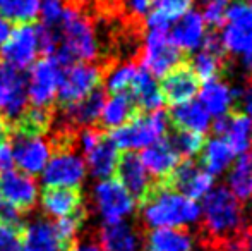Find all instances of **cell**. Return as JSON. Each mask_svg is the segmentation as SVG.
Masks as SVG:
<instances>
[{"label":"cell","mask_w":252,"mask_h":251,"mask_svg":"<svg viewBox=\"0 0 252 251\" xmlns=\"http://www.w3.org/2000/svg\"><path fill=\"white\" fill-rule=\"evenodd\" d=\"M247 227L249 225L244 222L242 203L228 189L221 186L206 194L199 227V239L206 250Z\"/></svg>","instance_id":"6da1fadb"},{"label":"cell","mask_w":252,"mask_h":251,"mask_svg":"<svg viewBox=\"0 0 252 251\" xmlns=\"http://www.w3.org/2000/svg\"><path fill=\"white\" fill-rule=\"evenodd\" d=\"M144 224L150 229H175L199 217V207L194 200L175 191L153 184L141 201Z\"/></svg>","instance_id":"7a4b0ae2"},{"label":"cell","mask_w":252,"mask_h":251,"mask_svg":"<svg viewBox=\"0 0 252 251\" xmlns=\"http://www.w3.org/2000/svg\"><path fill=\"white\" fill-rule=\"evenodd\" d=\"M59 33V48L53 54L62 66L76 62L91 64L98 57L100 43L91 23L77 10L67 7L60 24L57 26Z\"/></svg>","instance_id":"3957f363"},{"label":"cell","mask_w":252,"mask_h":251,"mask_svg":"<svg viewBox=\"0 0 252 251\" xmlns=\"http://www.w3.org/2000/svg\"><path fill=\"white\" fill-rule=\"evenodd\" d=\"M170 119L168 114L159 110L136 114L124 126L112 129L110 140L119 150L136 151L150 146L156 140L163 138L168 131Z\"/></svg>","instance_id":"277c9868"},{"label":"cell","mask_w":252,"mask_h":251,"mask_svg":"<svg viewBox=\"0 0 252 251\" xmlns=\"http://www.w3.org/2000/svg\"><path fill=\"white\" fill-rule=\"evenodd\" d=\"M225 52L242 57L244 67L252 74V5L233 0L226 5V19L220 35Z\"/></svg>","instance_id":"5b68a950"},{"label":"cell","mask_w":252,"mask_h":251,"mask_svg":"<svg viewBox=\"0 0 252 251\" xmlns=\"http://www.w3.org/2000/svg\"><path fill=\"white\" fill-rule=\"evenodd\" d=\"M143 41L141 62L153 77H163L170 69L184 62L179 50L170 36V28H146Z\"/></svg>","instance_id":"8992f818"},{"label":"cell","mask_w":252,"mask_h":251,"mask_svg":"<svg viewBox=\"0 0 252 251\" xmlns=\"http://www.w3.org/2000/svg\"><path fill=\"white\" fill-rule=\"evenodd\" d=\"M93 205L98 217L105 225L126 222L132 215L136 200L127 193V189L117 179H103L93 189Z\"/></svg>","instance_id":"52a82bcc"},{"label":"cell","mask_w":252,"mask_h":251,"mask_svg":"<svg viewBox=\"0 0 252 251\" xmlns=\"http://www.w3.org/2000/svg\"><path fill=\"white\" fill-rule=\"evenodd\" d=\"M62 69L63 66L53 55H45L31 66L30 77L26 79V95L33 107L48 108L53 104L59 93Z\"/></svg>","instance_id":"ba28073f"},{"label":"cell","mask_w":252,"mask_h":251,"mask_svg":"<svg viewBox=\"0 0 252 251\" xmlns=\"http://www.w3.org/2000/svg\"><path fill=\"white\" fill-rule=\"evenodd\" d=\"M88 174L84 158L67 146H60L52 153L47 167L41 172V181L47 188L76 189L84 182Z\"/></svg>","instance_id":"9c48e42d"},{"label":"cell","mask_w":252,"mask_h":251,"mask_svg":"<svg viewBox=\"0 0 252 251\" xmlns=\"http://www.w3.org/2000/svg\"><path fill=\"white\" fill-rule=\"evenodd\" d=\"M101 81L103 74L100 67L94 64L76 62L63 66L57 98L63 105L76 104V102L86 98L88 95L94 93Z\"/></svg>","instance_id":"30bf717a"},{"label":"cell","mask_w":252,"mask_h":251,"mask_svg":"<svg viewBox=\"0 0 252 251\" xmlns=\"http://www.w3.org/2000/svg\"><path fill=\"white\" fill-rule=\"evenodd\" d=\"M40 54V38L33 24H19L12 28L5 43L0 47L2 61L17 71H24L36 62Z\"/></svg>","instance_id":"8fae6325"},{"label":"cell","mask_w":252,"mask_h":251,"mask_svg":"<svg viewBox=\"0 0 252 251\" xmlns=\"http://www.w3.org/2000/svg\"><path fill=\"white\" fill-rule=\"evenodd\" d=\"M159 186L184 194L190 200H199L211 189L213 176L199 167V162H194L192 158H182L172 176Z\"/></svg>","instance_id":"7c38bea8"},{"label":"cell","mask_w":252,"mask_h":251,"mask_svg":"<svg viewBox=\"0 0 252 251\" xmlns=\"http://www.w3.org/2000/svg\"><path fill=\"white\" fill-rule=\"evenodd\" d=\"M52 157V146L41 134L17 133L12 144L14 164L28 176L41 174Z\"/></svg>","instance_id":"4fadbf2b"},{"label":"cell","mask_w":252,"mask_h":251,"mask_svg":"<svg viewBox=\"0 0 252 251\" xmlns=\"http://www.w3.org/2000/svg\"><path fill=\"white\" fill-rule=\"evenodd\" d=\"M28 105L26 77L21 71L0 64V114L17 121Z\"/></svg>","instance_id":"5bb4252c"},{"label":"cell","mask_w":252,"mask_h":251,"mask_svg":"<svg viewBox=\"0 0 252 251\" xmlns=\"http://www.w3.org/2000/svg\"><path fill=\"white\" fill-rule=\"evenodd\" d=\"M38 182L16 169L0 172V200L14 205L17 210H30L38 201Z\"/></svg>","instance_id":"9a60e30c"},{"label":"cell","mask_w":252,"mask_h":251,"mask_svg":"<svg viewBox=\"0 0 252 251\" xmlns=\"http://www.w3.org/2000/svg\"><path fill=\"white\" fill-rule=\"evenodd\" d=\"M199 84L201 81L190 64L184 61L163 76L159 90L165 102H168L170 105H180L192 100L194 95L199 91Z\"/></svg>","instance_id":"2e32d148"},{"label":"cell","mask_w":252,"mask_h":251,"mask_svg":"<svg viewBox=\"0 0 252 251\" xmlns=\"http://www.w3.org/2000/svg\"><path fill=\"white\" fill-rule=\"evenodd\" d=\"M139 158L143 162L144 169L148 171V174H151L158 181L156 184L165 182L180 162L179 153L172 146L168 138H159L150 146L143 148V153H141Z\"/></svg>","instance_id":"e0dca14e"},{"label":"cell","mask_w":252,"mask_h":251,"mask_svg":"<svg viewBox=\"0 0 252 251\" xmlns=\"http://www.w3.org/2000/svg\"><path fill=\"white\" fill-rule=\"evenodd\" d=\"M225 47L221 43L220 35L209 33L204 36L201 45V50L190 61V67L199 77V81H211L216 79L225 66Z\"/></svg>","instance_id":"ac0fdd59"},{"label":"cell","mask_w":252,"mask_h":251,"mask_svg":"<svg viewBox=\"0 0 252 251\" xmlns=\"http://www.w3.org/2000/svg\"><path fill=\"white\" fill-rule=\"evenodd\" d=\"M115 172L117 181L127 189V193L134 200L143 201L153 184L150 182V176H148V171L144 169L139 155L134 151H126L120 157Z\"/></svg>","instance_id":"d6986e66"},{"label":"cell","mask_w":252,"mask_h":251,"mask_svg":"<svg viewBox=\"0 0 252 251\" xmlns=\"http://www.w3.org/2000/svg\"><path fill=\"white\" fill-rule=\"evenodd\" d=\"M21 251H67V245L59 236L53 222L36 218L21 234Z\"/></svg>","instance_id":"ffe728a7"},{"label":"cell","mask_w":252,"mask_h":251,"mask_svg":"<svg viewBox=\"0 0 252 251\" xmlns=\"http://www.w3.org/2000/svg\"><path fill=\"white\" fill-rule=\"evenodd\" d=\"M170 36L180 52H194L201 47L206 36V24L202 16L196 10H189L186 16L173 23V31H170Z\"/></svg>","instance_id":"44dd1931"},{"label":"cell","mask_w":252,"mask_h":251,"mask_svg":"<svg viewBox=\"0 0 252 251\" xmlns=\"http://www.w3.org/2000/svg\"><path fill=\"white\" fill-rule=\"evenodd\" d=\"M120 160V150L112 143V140L103 136L98 144L86 153V169L94 179H110L117 171Z\"/></svg>","instance_id":"7402d4cb"},{"label":"cell","mask_w":252,"mask_h":251,"mask_svg":"<svg viewBox=\"0 0 252 251\" xmlns=\"http://www.w3.org/2000/svg\"><path fill=\"white\" fill-rule=\"evenodd\" d=\"M41 208L53 218H63L81 214L83 198L79 191L69 188H47L41 194Z\"/></svg>","instance_id":"603a6c76"},{"label":"cell","mask_w":252,"mask_h":251,"mask_svg":"<svg viewBox=\"0 0 252 251\" xmlns=\"http://www.w3.org/2000/svg\"><path fill=\"white\" fill-rule=\"evenodd\" d=\"M127 93L132 97L136 107H139L144 112L159 110L161 105L165 104V98L159 90V84L156 79L148 72L144 67H137L136 77H134L130 90Z\"/></svg>","instance_id":"cb8c5ba5"},{"label":"cell","mask_w":252,"mask_h":251,"mask_svg":"<svg viewBox=\"0 0 252 251\" xmlns=\"http://www.w3.org/2000/svg\"><path fill=\"white\" fill-rule=\"evenodd\" d=\"M143 239L134 225L127 222L105 225L100 232L101 251H141Z\"/></svg>","instance_id":"d4e9b609"},{"label":"cell","mask_w":252,"mask_h":251,"mask_svg":"<svg viewBox=\"0 0 252 251\" xmlns=\"http://www.w3.org/2000/svg\"><path fill=\"white\" fill-rule=\"evenodd\" d=\"M136 110L137 107L129 93H117L103 102L100 119L98 121L101 122L103 127L117 129V127L129 122L137 114Z\"/></svg>","instance_id":"484cf974"},{"label":"cell","mask_w":252,"mask_h":251,"mask_svg":"<svg viewBox=\"0 0 252 251\" xmlns=\"http://www.w3.org/2000/svg\"><path fill=\"white\" fill-rule=\"evenodd\" d=\"M168 119L173 122L175 129L194 131V133H204L209 127V114L201 102H186V104L173 105L170 110Z\"/></svg>","instance_id":"4316f807"},{"label":"cell","mask_w":252,"mask_h":251,"mask_svg":"<svg viewBox=\"0 0 252 251\" xmlns=\"http://www.w3.org/2000/svg\"><path fill=\"white\" fill-rule=\"evenodd\" d=\"M103 102H105V95H103L101 90H96L94 93L88 95L86 98L76 102V104L65 105L63 115H65L69 124L91 127L100 119Z\"/></svg>","instance_id":"83f0119b"},{"label":"cell","mask_w":252,"mask_h":251,"mask_svg":"<svg viewBox=\"0 0 252 251\" xmlns=\"http://www.w3.org/2000/svg\"><path fill=\"white\" fill-rule=\"evenodd\" d=\"M194 0H153L150 14L146 16V28H170L189 10Z\"/></svg>","instance_id":"f1b7e54d"},{"label":"cell","mask_w":252,"mask_h":251,"mask_svg":"<svg viewBox=\"0 0 252 251\" xmlns=\"http://www.w3.org/2000/svg\"><path fill=\"white\" fill-rule=\"evenodd\" d=\"M148 251H190L192 239L180 229H153L146 238Z\"/></svg>","instance_id":"f546056e"},{"label":"cell","mask_w":252,"mask_h":251,"mask_svg":"<svg viewBox=\"0 0 252 251\" xmlns=\"http://www.w3.org/2000/svg\"><path fill=\"white\" fill-rule=\"evenodd\" d=\"M252 121L247 115L233 110L226 114V126L221 136L226 138V143L233 153H246L251 143Z\"/></svg>","instance_id":"4dcf8cb0"},{"label":"cell","mask_w":252,"mask_h":251,"mask_svg":"<svg viewBox=\"0 0 252 251\" xmlns=\"http://www.w3.org/2000/svg\"><path fill=\"white\" fill-rule=\"evenodd\" d=\"M233 102V93L226 84L218 79L206 81L201 88V105L208 110V114L225 115L230 104Z\"/></svg>","instance_id":"1f68e13d"},{"label":"cell","mask_w":252,"mask_h":251,"mask_svg":"<svg viewBox=\"0 0 252 251\" xmlns=\"http://www.w3.org/2000/svg\"><path fill=\"white\" fill-rule=\"evenodd\" d=\"M233 151L228 146V143L223 140H211L201 150L199 165L204 167L208 174H220L223 172L233 160Z\"/></svg>","instance_id":"d6a6232c"},{"label":"cell","mask_w":252,"mask_h":251,"mask_svg":"<svg viewBox=\"0 0 252 251\" xmlns=\"http://www.w3.org/2000/svg\"><path fill=\"white\" fill-rule=\"evenodd\" d=\"M230 193L239 201L252 196V153H242L228 176Z\"/></svg>","instance_id":"836d02e7"},{"label":"cell","mask_w":252,"mask_h":251,"mask_svg":"<svg viewBox=\"0 0 252 251\" xmlns=\"http://www.w3.org/2000/svg\"><path fill=\"white\" fill-rule=\"evenodd\" d=\"M41 0H0V16L10 24H31L40 16Z\"/></svg>","instance_id":"e575fe53"},{"label":"cell","mask_w":252,"mask_h":251,"mask_svg":"<svg viewBox=\"0 0 252 251\" xmlns=\"http://www.w3.org/2000/svg\"><path fill=\"white\" fill-rule=\"evenodd\" d=\"M136 72L137 66L134 62L117 64L110 71H106V74L103 76V83H105V88L112 95L127 93L130 90L134 77H136Z\"/></svg>","instance_id":"d590c367"},{"label":"cell","mask_w":252,"mask_h":251,"mask_svg":"<svg viewBox=\"0 0 252 251\" xmlns=\"http://www.w3.org/2000/svg\"><path fill=\"white\" fill-rule=\"evenodd\" d=\"M172 146L179 153V157L184 158H192L194 155L201 153V150L206 144V138L201 133H194V131H182L177 129L175 134L168 138Z\"/></svg>","instance_id":"8d00e7d4"},{"label":"cell","mask_w":252,"mask_h":251,"mask_svg":"<svg viewBox=\"0 0 252 251\" xmlns=\"http://www.w3.org/2000/svg\"><path fill=\"white\" fill-rule=\"evenodd\" d=\"M19 126H17V133L24 134H43L50 126V112L47 108H38L33 107L30 110H24V114L19 119Z\"/></svg>","instance_id":"74e56055"},{"label":"cell","mask_w":252,"mask_h":251,"mask_svg":"<svg viewBox=\"0 0 252 251\" xmlns=\"http://www.w3.org/2000/svg\"><path fill=\"white\" fill-rule=\"evenodd\" d=\"M53 224H55V229L60 238H62V241L69 246L79 234V229L83 225V215L76 214L70 215V217L57 218V222H53Z\"/></svg>","instance_id":"f35d334b"},{"label":"cell","mask_w":252,"mask_h":251,"mask_svg":"<svg viewBox=\"0 0 252 251\" xmlns=\"http://www.w3.org/2000/svg\"><path fill=\"white\" fill-rule=\"evenodd\" d=\"M65 3L63 0H41L40 5V14L43 17V24L48 28H55L60 24L63 17V12H65Z\"/></svg>","instance_id":"ab89813d"},{"label":"cell","mask_w":252,"mask_h":251,"mask_svg":"<svg viewBox=\"0 0 252 251\" xmlns=\"http://www.w3.org/2000/svg\"><path fill=\"white\" fill-rule=\"evenodd\" d=\"M202 21L209 28H221L226 19V3L225 2H208L202 10Z\"/></svg>","instance_id":"60d3db41"},{"label":"cell","mask_w":252,"mask_h":251,"mask_svg":"<svg viewBox=\"0 0 252 251\" xmlns=\"http://www.w3.org/2000/svg\"><path fill=\"white\" fill-rule=\"evenodd\" d=\"M12 144L9 143V126L0 121V172L12 169Z\"/></svg>","instance_id":"b9f144b4"},{"label":"cell","mask_w":252,"mask_h":251,"mask_svg":"<svg viewBox=\"0 0 252 251\" xmlns=\"http://www.w3.org/2000/svg\"><path fill=\"white\" fill-rule=\"evenodd\" d=\"M0 251H21V234L17 227L0 224Z\"/></svg>","instance_id":"7bdbcfd3"},{"label":"cell","mask_w":252,"mask_h":251,"mask_svg":"<svg viewBox=\"0 0 252 251\" xmlns=\"http://www.w3.org/2000/svg\"><path fill=\"white\" fill-rule=\"evenodd\" d=\"M101 138H103V134L98 129H94V127H84L79 133V136H77V143H79L81 151L86 155L88 151H91L96 146Z\"/></svg>","instance_id":"ee69618b"},{"label":"cell","mask_w":252,"mask_h":251,"mask_svg":"<svg viewBox=\"0 0 252 251\" xmlns=\"http://www.w3.org/2000/svg\"><path fill=\"white\" fill-rule=\"evenodd\" d=\"M19 222H21V210H17L14 205L0 200V224L17 227Z\"/></svg>","instance_id":"f6af8a7d"},{"label":"cell","mask_w":252,"mask_h":251,"mask_svg":"<svg viewBox=\"0 0 252 251\" xmlns=\"http://www.w3.org/2000/svg\"><path fill=\"white\" fill-rule=\"evenodd\" d=\"M233 95L239 97L235 110L240 112V114H244V115H247V117L252 121V79L242 91H235Z\"/></svg>","instance_id":"bcb514c9"},{"label":"cell","mask_w":252,"mask_h":251,"mask_svg":"<svg viewBox=\"0 0 252 251\" xmlns=\"http://www.w3.org/2000/svg\"><path fill=\"white\" fill-rule=\"evenodd\" d=\"M153 0H126V9L134 17H146L151 10Z\"/></svg>","instance_id":"7dc6e473"},{"label":"cell","mask_w":252,"mask_h":251,"mask_svg":"<svg viewBox=\"0 0 252 251\" xmlns=\"http://www.w3.org/2000/svg\"><path fill=\"white\" fill-rule=\"evenodd\" d=\"M10 31H12V24H10L9 21L3 19V17L0 16V47H2V45L7 41V38H9Z\"/></svg>","instance_id":"c3c4849f"},{"label":"cell","mask_w":252,"mask_h":251,"mask_svg":"<svg viewBox=\"0 0 252 251\" xmlns=\"http://www.w3.org/2000/svg\"><path fill=\"white\" fill-rule=\"evenodd\" d=\"M70 251H101V248H100V245H96V243L86 241V243H79V245H76Z\"/></svg>","instance_id":"681fc988"},{"label":"cell","mask_w":252,"mask_h":251,"mask_svg":"<svg viewBox=\"0 0 252 251\" xmlns=\"http://www.w3.org/2000/svg\"><path fill=\"white\" fill-rule=\"evenodd\" d=\"M249 248L252 251V231H251V236H249Z\"/></svg>","instance_id":"f907efd6"},{"label":"cell","mask_w":252,"mask_h":251,"mask_svg":"<svg viewBox=\"0 0 252 251\" xmlns=\"http://www.w3.org/2000/svg\"><path fill=\"white\" fill-rule=\"evenodd\" d=\"M204 2H225L226 3V0H204Z\"/></svg>","instance_id":"816d5d0a"},{"label":"cell","mask_w":252,"mask_h":251,"mask_svg":"<svg viewBox=\"0 0 252 251\" xmlns=\"http://www.w3.org/2000/svg\"><path fill=\"white\" fill-rule=\"evenodd\" d=\"M246 2H247V3H251V5H252V0H246Z\"/></svg>","instance_id":"f5cc1de1"}]
</instances>
